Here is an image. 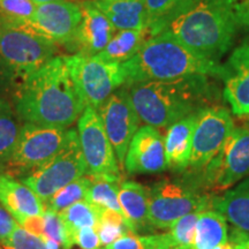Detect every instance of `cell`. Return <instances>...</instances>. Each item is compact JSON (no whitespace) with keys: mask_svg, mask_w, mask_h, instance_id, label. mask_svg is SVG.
Here are the masks:
<instances>
[{"mask_svg":"<svg viewBox=\"0 0 249 249\" xmlns=\"http://www.w3.org/2000/svg\"><path fill=\"white\" fill-rule=\"evenodd\" d=\"M81 9L82 20L73 42L82 50L80 53L96 55L104 50L114 36L116 28L93 1L82 2Z\"/></svg>","mask_w":249,"mask_h":249,"instance_id":"obj_17","label":"cell"},{"mask_svg":"<svg viewBox=\"0 0 249 249\" xmlns=\"http://www.w3.org/2000/svg\"><path fill=\"white\" fill-rule=\"evenodd\" d=\"M124 167L128 174L160 173L167 169L164 138L155 127L143 124L129 143Z\"/></svg>","mask_w":249,"mask_h":249,"instance_id":"obj_15","label":"cell"},{"mask_svg":"<svg viewBox=\"0 0 249 249\" xmlns=\"http://www.w3.org/2000/svg\"><path fill=\"white\" fill-rule=\"evenodd\" d=\"M68 130L26 123L21 127L17 145L2 172L23 177L38 169L64 148Z\"/></svg>","mask_w":249,"mask_h":249,"instance_id":"obj_8","label":"cell"},{"mask_svg":"<svg viewBox=\"0 0 249 249\" xmlns=\"http://www.w3.org/2000/svg\"><path fill=\"white\" fill-rule=\"evenodd\" d=\"M210 207L236 229L249 233V178L211 197Z\"/></svg>","mask_w":249,"mask_h":249,"instance_id":"obj_20","label":"cell"},{"mask_svg":"<svg viewBox=\"0 0 249 249\" xmlns=\"http://www.w3.org/2000/svg\"><path fill=\"white\" fill-rule=\"evenodd\" d=\"M229 240L232 242L233 249H249V233L233 227Z\"/></svg>","mask_w":249,"mask_h":249,"instance_id":"obj_39","label":"cell"},{"mask_svg":"<svg viewBox=\"0 0 249 249\" xmlns=\"http://www.w3.org/2000/svg\"><path fill=\"white\" fill-rule=\"evenodd\" d=\"M248 124H249V116H248Z\"/></svg>","mask_w":249,"mask_h":249,"instance_id":"obj_43","label":"cell"},{"mask_svg":"<svg viewBox=\"0 0 249 249\" xmlns=\"http://www.w3.org/2000/svg\"><path fill=\"white\" fill-rule=\"evenodd\" d=\"M204 210V209H203ZM203 210H197L180 218L169 229L174 249H192L195 240L196 225Z\"/></svg>","mask_w":249,"mask_h":249,"instance_id":"obj_32","label":"cell"},{"mask_svg":"<svg viewBox=\"0 0 249 249\" xmlns=\"http://www.w3.org/2000/svg\"><path fill=\"white\" fill-rule=\"evenodd\" d=\"M105 132L119 163L124 167V157L133 136L140 128V118L134 110L128 89L116 90L98 107Z\"/></svg>","mask_w":249,"mask_h":249,"instance_id":"obj_13","label":"cell"},{"mask_svg":"<svg viewBox=\"0 0 249 249\" xmlns=\"http://www.w3.org/2000/svg\"><path fill=\"white\" fill-rule=\"evenodd\" d=\"M203 174L205 183L219 193L232 188L249 176V127H234Z\"/></svg>","mask_w":249,"mask_h":249,"instance_id":"obj_11","label":"cell"},{"mask_svg":"<svg viewBox=\"0 0 249 249\" xmlns=\"http://www.w3.org/2000/svg\"><path fill=\"white\" fill-rule=\"evenodd\" d=\"M18 226L17 220L0 203V249H2V245L11 238Z\"/></svg>","mask_w":249,"mask_h":249,"instance_id":"obj_37","label":"cell"},{"mask_svg":"<svg viewBox=\"0 0 249 249\" xmlns=\"http://www.w3.org/2000/svg\"><path fill=\"white\" fill-rule=\"evenodd\" d=\"M66 57L86 107H91L98 110L103 103L126 82L123 67L118 62L83 53Z\"/></svg>","mask_w":249,"mask_h":249,"instance_id":"obj_7","label":"cell"},{"mask_svg":"<svg viewBox=\"0 0 249 249\" xmlns=\"http://www.w3.org/2000/svg\"><path fill=\"white\" fill-rule=\"evenodd\" d=\"M248 26L249 0H189L164 30L197 54L218 61Z\"/></svg>","mask_w":249,"mask_h":249,"instance_id":"obj_1","label":"cell"},{"mask_svg":"<svg viewBox=\"0 0 249 249\" xmlns=\"http://www.w3.org/2000/svg\"><path fill=\"white\" fill-rule=\"evenodd\" d=\"M105 249H174L170 233L139 235L129 233L108 245Z\"/></svg>","mask_w":249,"mask_h":249,"instance_id":"obj_31","label":"cell"},{"mask_svg":"<svg viewBox=\"0 0 249 249\" xmlns=\"http://www.w3.org/2000/svg\"><path fill=\"white\" fill-rule=\"evenodd\" d=\"M74 245L82 249H102V242L95 227H86L76 233Z\"/></svg>","mask_w":249,"mask_h":249,"instance_id":"obj_36","label":"cell"},{"mask_svg":"<svg viewBox=\"0 0 249 249\" xmlns=\"http://www.w3.org/2000/svg\"><path fill=\"white\" fill-rule=\"evenodd\" d=\"M2 249H48L44 242L22 227L18 226L13 234L2 245Z\"/></svg>","mask_w":249,"mask_h":249,"instance_id":"obj_35","label":"cell"},{"mask_svg":"<svg viewBox=\"0 0 249 249\" xmlns=\"http://www.w3.org/2000/svg\"><path fill=\"white\" fill-rule=\"evenodd\" d=\"M127 89L140 120L157 129L205 107L213 91L205 75L139 82Z\"/></svg>","mask_w":249,"mask_h":249,"instance_id":"obj_3","label":"cell"},{"mask_svg":"<svg viewBox=\"0 0 249 249\" xmlns=\"http://www.w3.org/2000/svg\"><path fill=\"white\" fill-rule=\"evenodd\" d=\"M224 98L238 117L249 116V42L236 48L223 65Z\"/></svg>","mask_w":249,"mask_h":249,"instance_id":"obj_16","label":"cell"},{"mask_svg":"<svg viewBox=\"0 0 249 249\" xmlns=\"http://www.w3.org/2000/svg\"><path fill=\"white\" fill-rule=\"evenodd\" d=\"M90 183H91V179L87 176L81 177L75 181L68 183L49 198V201L45 203V208L59 213L76 202L85 201Z\"/></svg>","mask_w":249,"mask_h":249,"instance_id":"obj_30","label":"cell"},{"mask_svg":"<svg viewBox=\"0 0 249 249\" xmlns=\"http://www.w3.org/2000/svg\"><path fill=\"white\" fill-rule=\"evenodd\" d=\"M102 249H105V248H102Z\"/></svg>","mask_w":249,"mask_h":249,"instance_id":"obj_44","label":"cell"},{"mask_svg":"<svg viewBox=\"0 0 249 249\" xmlns=\"http://www.w3.org/2000/svg\"><path fill=\"white\" fill-rule=\"evenodd\" d=\"M121 67L126 86L193 75L222 77L223 74V66L219 62L192 51L166 30L151 36L138 53L123 62Z\"/></svg>","mask_w":249,"mask_h":249,"instance_id":"obj_4","label":"cell"},{"mask_svg":"<svg viewBox=\"0 0 249 249\" xmlns=\"http://www.w3.org/2000/svg\"><path fill=\"white\" fill-rule=\"evenodd\" d=\"M77 138L87 167V177L121 182L120 165L105 132L98 111L87 107L77 120Z\"/></svg>","mask_w":249,"mask_h":249,"instance_id":"obj_9","label":"cell"},{"mask_svg":"<svg viewBox=\"0 0 249 249\" xmlns=\"http://www.w3.org/2000/svg\"><path fill=\"white\" fill-rule=\"evenodd\" d=\"M231 112L223 107H205L197 113L193 134L189 167L203 171L234 129Z\"/></svg>","mask_w":249,"mask_h":249,"instance_id":"obj_12","label":"cell"},{"mask_svg":"<svg viewBox=\"0 0 249 249\" xmlns=\"http://www.w3.org/2000/svg\"><path fill=\"white\" fill-rule=\"evenodd\" d=\"M35 4H46V2H57V1H71L75 2V0H31Z\"/></svg>","mask_w":249,"mask_h":249,"instance_id":"obj_40","label":"cell"},{"mask_svg":"<svg viewBox=\"0 0 249 249\" xmlns=\"http://www.w3.org/2000/svg\"><path fill=\"white\" fill-rule=\"evenodd\" d=\"M118 198L124 218L129 223L133 232L138 234L139 231L149 225L148 188L132 180L121 181Z\"/></svg>","mask_w":249,"mask_h":249,"instance_id":"obj_21","label":"cell"},{"mask_svg":"<svg viewBox=\"0 0 249 249\" xmlns=\"http://www.w3.org/2000/svg\"><path fill=\"white\" fill-rule=\"evenodd\" d=\"M189 0H143L151 36L163 33L171 18Z\"/></svg>","mask_w":249,"mask_h":249,"instance_id":"obj_27","label":"cell"},{"mask_svg":"<svg viewBox=\"0 0 249 249\" xmlns=\"http://www.w3.org/2000/svg\"><path fill=\"white\" fill-rule=\"evenodd\" d=\"M57 45L26 23L0 18V60L22 77L39 70L55 57Z\"/></svg>","mask_w":249,"mask_h":249,"instance_id":"obj_5","label":"cell"},{"mask_svg":"<svg viewBox=\"0 0 249 249\" xmlns=\"http://www.w3.org/2000/svg\"><path fill=\"white\" fill-rule=\"evenodd\" d=\"M18 116L40 126L70 127L85 111L66 55L52 58L24 76L14 95Z\"/></svg>","mask_w":249,"mask_h":249,"instance_id":"obj_2","label":"cell"},{"mask_svg":"<svg viewBox=\"0 0 249 249\" xmlns=\"http://www.w3.org/2000/svg\"><path fill=\"white\" fill-rule=\"evenodd\" d=\"M213 249H233V245H232V242L229 240L227 242H225V244L217 246V247H214Z\"/></svg>","mask_w":249,"mask_h":249,"instance_id":"obj_41","label":"cell"},{"mask_svg":"<svg viewBox=\"0 0 249 249\" xmlns=\"http://www.w3.org/2000/svg\"><path fill=\"white\" fill-rule=\"evenodd\" d=\"M0 203L17 223L24 217L42 216L45 204L29 187L0 171Z\"/></svg>","mask_w":249,"mask_h":249,"instance_id":"obj_18","label":"cell"},{"mask_svg":"<svg viewBox=\"0 0 249 249\" xmlns=\"http://www.w3.org/2000/svg\"><path fill=\"white\" fill-rule=\"evenodd\" d=\"M82 20L81 5L71 1L37 4L35 13L24 22L44 38L55 43H71Z\"/></svg>","mask_w":249,"mask_h":249,"instance_id":"obj_14","label":"cell"},{"mask_svg":"<svg viewBox=\"0 0 249 249\" xmlns=\"http://www.w3.org/2000/svg\"><path fill=\"white\" fill-rule=\"evenodd\" d=\"M103 1H111V0H103Z\"/></svg>","mask_w":249,"mask_h":249,"instance_id":"obj_42","label":"cell"},{"mask_svg":"<svg viewBox=\"0 0 249 249\" xmlns=\"http://www.w3.org/2000/svg\"><path fill=\"white\" fill-rule=\"evenodd\" d=\"M18 226L22 227L27 232L31 233L40 240L44 239V220H43L42 216H30L24 217L18 222Z\"/></svg>","mask_w":249,"mask_h":249,"instance_id":"obj_38","label":"cell"},{"mask_svg":"<svg viewBox=\"0 0 249 249\" xmlns=\"http://www.w3.org/2000/svg\"><path fill=\"white\" fill-rule=\"evenodd\" d=\"M197 112L189 114L167 127L164 138L167 169L173 172H182L189 167L192 156L193 134Z\"/></svg>","mask_w":249,"mask_h":249,"instance_id":"obj_19","label":"cell"},{"mask_svg":"<svg viewBox=\"0 0 249 249\" xmlns=\"http://www.w3.org/2000/svg\"><path fill=\"white\" fill-rule=\"evenodd\" d=\"M31 0H0V18L12 22H28L35 13Z\"/></svg>","mask_w":249,"mask_h":249,"instance_id":"obj_34","label":"cell"},{"mask_svg":"<svg viewBox=\"0 0 249 249\" xmlns=\"http://www.w3.org/2000/svg\"><path fill=\"white\" fill-rule=\"evenodd\" d=\"M95 229L98 233L99 239H101L103 248L113 244L121 236L134 233L124 214L112 210L101 209V208H99L98 223ZM134 234H136V233H134Z\"/></svg>","mask_w":249,"mask_h":249,"instance_id":"obj_28","label":"cell"},{"mask_svg":"<svg viewBox=\"0 0 249 249\" xmlns=\"http://www.w3.org/2000/svg\"><path fill=\"white\" fill-rule=\"evenodd\" d=\"M227 241L229 227L225 217L213 208L204 209L198 217L192 249H213Z\"/></svg>","mask_w":249,"mask_h":249,"instance_id":"obj_24","label":"cell"},{"mask_svg":"<svg viewBox=\"0 0 249 249\" xmlns=\"http://www.w3.org/2000/svg\"><path fill=\"white\" fill-rule=\"evenodd\" d=\"M116 29L135 30L148 27V17L143 0H93Z\"/></svg>","mask_w":249,"mask_h":249,"instance_id":"obj_22","label":"cell"},{"mask_svg":"<svg viewBox=\"0 0 249 249\" xmlns=\"http://www.w3.org/2000/svg\"><path fill=\"white\" fill-rule=\"evenodd\" d=\"M43 220H44V239L42 241L51 240L60 245L61 249H71L73 245L71 244L66 226L59 213L45 209V213H43Z\"/></svg>","mask_w":249,"mask_h":249,"instance_id":"obj_33","label":"cell"},{"mask_svg":"<svg viewBox=\"0 0 249 249\" xmlns=\"http://www.w3.org/2000/svg\"><path fill=\"white\" fill-rule=\"evenodd\" d=\"M151 37L149 28L135 30H119V33L112 37L104 50H102L97 57L105 60L123 64L134 57L141 46Z\"/></svg>","mask_w":249,"mask_h":249,"instance_id":"obj_23","label":"cell"},{"mask_svg":"<svg viewBox=\"0 0 249 249\" xmlns=\"http://www.w3.org/2000/svg\"><path fill=\"white\" fill-rule=\"evenodd\" d=\"M20 129L13 108L0 99V170L4 169L13 154Z\"/></svg>","mask_w":249,"mask_h":249,"instance_id":"obj_26","label":"cell"},{"mask_svg":"<svg viewBox=\"0 0 249 249\" xmlns=\"http://www.w3.org/2000/svg\"><path fill=\"white\" fill-rule=\"evenodd\" d=\"M61 220L66 226L71 244L74 245L76 233L86 227H96L99 218V208L80 201L59 213Z\"/></svg>","mask_w":249,"mask_h":249,"instance_id":"obj_25","label":"cell"},{"mask_svg":"<svg viewBox=\"0 0 249 249\" xmlns=\"http://www.w3.org/2000/svg\"><path fill=\"white\" fill-rule=\"evenodd\" d=\"M119 185L120 182L111 180L91 179L85 201L101 209L112 210L124 214L118 198Z\"/></svg>","mask_w":249,"mask_h":249,"instance_id":"obj_29","label":"cell"},{"mask_svg":"<svg viewBox=\"0 0 249 249\" xmlns=\"http://www.w3.org/2000/svg\"><path fill=\"white\" fill-rule=\"evenodd\" d=\"M148 192L149 225L160 230H169L186 214L210 207L209 196L169 179L156 182Z\"/></svg>","mask_w":249,"mask_h":249,"instance_id":"obj_10","label":"cell"},{"mask_svg":"<svg viewBox=\"0 0 249 249\" xmlns=\"http://www.w3.org/2000/svg\"><path fill=\"white\" fill-rule=\"evenodd\" d=\"M86 174L87 167L77 132L68 129V139L64 148L38 169L21 177L20 181L29 187L45 204L59 189Z\"/></svg>","mask_w":249,"mask_h":249,"instance_id":"obj_6","label":"cell"}]
</instances>
